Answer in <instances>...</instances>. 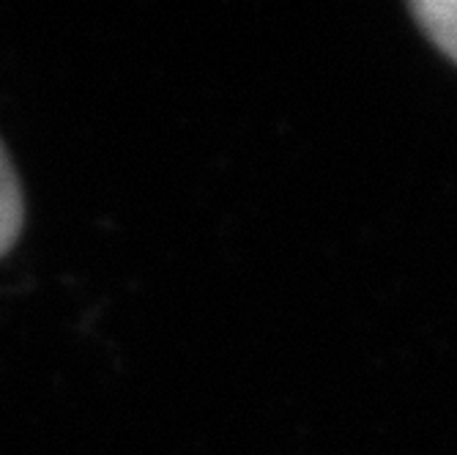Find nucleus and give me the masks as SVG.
Listing matches in <instances>:
<instances>
[{
  "instance_id": "f257e3e1",
  "label": "nucleus",
  "mask_w": 457,
  "mask_h": 455,
  "mask_svg": "<svg viewBox=\"0 0 457 455\" xmlns=\"http://www.w3.org/2000/svg\"><path fill=\"white\" fill-rule=\"evenodd\" d=\"M25 223V198L20 176L9 159L6 146L0 143V258L17 244Z\"/></svg>"
},
{
  "instance_id": "f03ea898",
  "label": "nucleus",
  "mask_w": 457,
  "mask_h": 455,
  "mask_svg": "<svg viewBox=\"0 0 457 455\" xmlns=\"http://www.w3.org/2000/svg\"><path fill=\"white\" fill-rule=\"evenodd\" d=\"M413 14L436 45L457 61V0H433V4H413Z\"/></svg>"
}]
</instances>
